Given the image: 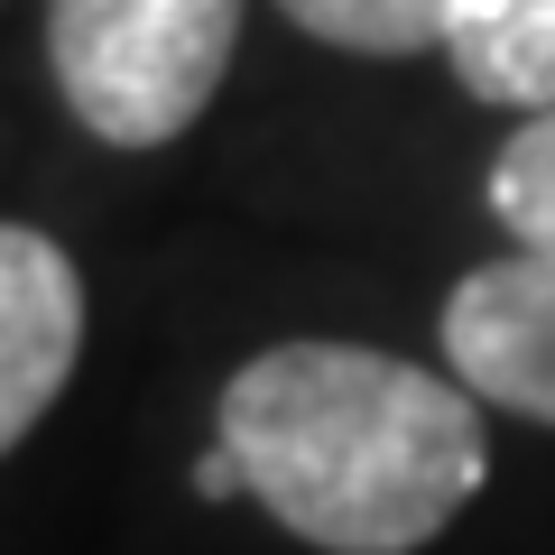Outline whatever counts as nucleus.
<instances>
[{"label": "nucleus", "instance_id": "f03ea898", "mask_svg": "<svg viewBox=\"0 0 555 555\" xmlns=\"http://www.w3.org/2000/svg\"><path fill=\"white\" fill-rule=\"evenodd\" d=\"M241 0H47L56 93L102 149H167L222 93Z\"/></svg>", "mask_w": 555, "mask_h": 555}, {"label": "nucleus", "instance_id": "6e6552de", "mask_svg": "<svg viewBox=\"0 0 555 555\" xmlns=\"http://www.w3.org/2000/svg\"><path fill=\"white\" fill-rule=\"evenodd\" d=\"M195 491H204V500H232V491H241V463L222 454V444H214V454L195 463Z\"/></svg>", "mask_w": 555, "mask_h": 555}, {"label": "nucleus", "instance_id": "423d86ee", "mask_svg": "<svg viewBox=\"0 0 555 555\" xmlns=\"http://www.w3.org/2000/svg\"><path fill=\"white\" fill-rule=\"evenodd\" d=\"M306 38L352 47V56H426L454 28V0H278Z\"/></svg>", "mask_w": 555, "mask_h": 555}, {"label": "nucleus", "instance_id": "20e7f679", "mask_svg": "<svg viewBox=\"0 0 555 555\" xmlns=\"http://www.w3.org/2000/svg\"><path fill=\"white\" fill-rule=\"evenodd\" d=\"M83 352V278L28 222H0V454L56 408Z\"/></svg>", "mask_w": 555, "mask_h": 555}, {"label": "nucleus", "instance_id": "7ed1b4c3", "mask_svg": "<svg viewBox=\"0 0 555 555\" xmlns=\"http://www.w3.org/2000/svg\"><path fill=\"white\" fill-rule=\"evenodd\" d=\"M444 361L473 398L555 426V250L481 259L444 297Z\"/></svg>", "mask_w": 555, "mask_h": 555}, {"label": "nucleus", "instance_id": "0eeeda50", "mask_svg": "<svg viewBox=\"0 0 555 555\" xmlns=\"http://www.w3.org/2000/svg\"><path fill=\"white\" fill-rule=\"evenodd\" d=\"M491 214L518 232V250H555V112L518 120V139L491 158Z\"/></svg>", "mask_w": 555, "mask_h": 555}, {"label": "nucleus", "instance_id": "39448f33", "mask_svg": "<svg viewBox=\"0 0 555 555\" xmlns=\"http://www.w3.org/2000/svg\"><path fill=\"white\" fill-rule=\"evenodd\" d=\"M463 93L509 102V112H555V0H454L444 28Z\"/></svg>", "mask_w": 555, "mask_h": 555}, {"label": "nucleus", "instance_id": "f257e3e1", "mask_svg": "<svg viewBox=\"0 0 555 555\" xmlns=\"http://www.w3.org/2000/svg\"><path fill=\"white\" fill-rule=\"evenodd\" d=\"M241 491L324 555H416L491 473L481 398L398 352L278 343L222 389Z\"/></svg>", "mask_w": 555, "mask_h": 555}]
</instances>
